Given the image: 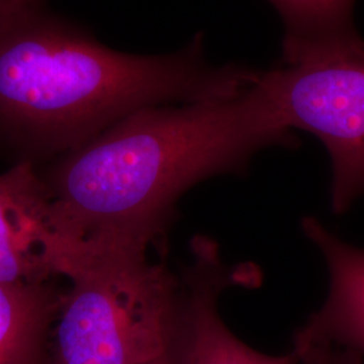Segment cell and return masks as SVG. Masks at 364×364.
Masks as SVG:
<instances>
[{
  "instance_id": "11",
  "label": "cell",
  "mask_w": 364,
  "mask_h": 364,
  "mask_svg": "<svg viewBox=\"0 0 364 364\" xmlns=\"http://www.w3.org/2000/svg\"><path fill=\"white\" fill-rule=\"evenodd\" d=\"M46 0H0V21L4 18L25 10L27 7L43 3Z\"/></svg>"
},
{
  "instance_id": "1",
  "label": "cell",
  "mask_w": 364,
  "mask_h": 364,
  "mask_svg": "<svg viewBox=\"0 0 364 364\" xmlns=\"http://www.w3.org/2000/svg\"><path fill=\"white\" fill-rule=\"evenodd\" d=\"M259 78L231 97L138 109L38 168L57 232L73 245L149 250L191 188L245 173L262 149L294 147Z\"/></svg>"
},
{
  "instance_id": "7",
  "label": "cell",
  "mask_w": 364,
  "mask_h": 364,
  "mask_svg": "<svg viewBox=\"0 0 364 364\" xmlns=\"http://www.w3.org/2000/svg\"><path fill=\"white\" fill-rule=\"evenodd\" d=\"M301 228L323 254L329 272L324 305L301 328L364 360V250L343 242L312 216L302 219Z\"/></svg>"
},
{
  "instance_id": "12",
  "label": "cell",
  "mask_w": 364,
  "mask_h": 364,
  "mask_svg": "<svg viewBox=\"0 0 364 364\" xmlns=\"http://www.w3.org/2000/svg\"><path fill=\"white\" fill-rule=\"evenodd\" d=\"M147 364H181V362H180V356H178V353L176 351V347H174L173 351H170L169 353L164 355L162 358Z\"/></svg>"
},
{
  "instance_id": "5",
  "label": "cell",
  "mask_w": 364,
  "mask_h": 364,
  "mask_svg": "<svg viewBox=\"0 0 364 364\" xmlns=\"http://www.w3.org/2000/svg\"><path fill=\"white\" fill-rule=\"evenodd\" d=\"M192 262L182 272L181 326L176 351L181 364H297L294 352L267 355L251 348L221 318L219 299L224 290L248 281L247 272L230 267L218 243L196 236Z\"/></svg>"
},
{
  "instance_id": "6",
  "label": "cell",
  "mask_w": 364,
  "mask_h": 364,
  "mask_svg": "<svg viewBox=\"0 0 364 364\" xmlns=\"http://www.w3.org/2000/svg\"><path fill=\"white\" fill-rule=\"evenodd\" d=\"M70 243L57 232L52 198L38 168L0 173V285H38L64 278Z\"/></svg>"
},
{
  "instance_id": "3",
  "label": "cell",
  "mask_w": 364,
  "mask_h": 364,
  "mask_svg": "<svg viewBox=\"0 0 364 364\" xmlns=\"http://www.w3.org/2000/svg\"><path fill=\"white\" fill-rule=\"evenodd\" d=\"M50 364H147L174 350L181 277L147 250L73 245Z\"/></svg>"
},
{
  "instance_id": "2",
  "label": "cell",
  "mask_w": 364,
  "mask_h": 364,
  "mask_svg": "<svg viewBox=\"0 0 364 364\" xmlns=\"http://www.w3.org/2000/svg\"><path fill=\"white\" fill-rule=\"evenodd\" d=\"M260 70L180 52H119L46 1L0 21V156L42 168L146 107L231 97Z\"/></svg>"
},
{
  "instance_id": "9",
  "label": "cell",
  "mask_w": 364,
  "mask_h": 364,
  "mask_svg": "<svg viewBox=\"0 0 364 364\" xmlns=\"http://www.w3.org/2000/svg\"><path fill=\"white\" fill-rule=\"evenodd\" d=\"M64 290L55 281L0 285V364H50Z\"/></svg>"
},
{
  "instance_id": "10",
  "label": "cell",
  "mask_w": 364,
  "mask_h": 364,
  "mask_svg": "<svg viewBox=\"0 0 364 364\" xmlns=\"http://www.w3.org/2000/svg\"><path fill=\"white\" fill-rule=\"evenodd\" d=\"M291 351L297 358V364H364L358 353L314 338L302 328L294 335Z\"/></svg>"
},
{
  "instance_id": "4",
  "label": "cell",
  "mask_w": 364,
  "mask_h": 364,
  "mask_svg": "<svg viewBox=\"0 0 364 364\" xmlns=\"http://www.w3.org/2000/svg\"><path fill=\"white\" fill-rule=\"evenodd\" d=\"M281 123L314 135L332 161L331 205L344 213L364 196V49L260 72Z\"/></svg>"
},
{
  "instance_id": "8",
  "label": "cell",
  "mask_w": 364,
  "mask_h": 364,
  "mask_svg": "<svg viewBox=\"0 0 364 364\" xmlns=\"http://www.w3.org/2000/svg\"><path fill=\"white\" fill-rule=\"evenodd\" d=\"M269 1L284 23L281 65H308L364 49L352 16L355 0Z\"/></svg>"
}]
</instances>
